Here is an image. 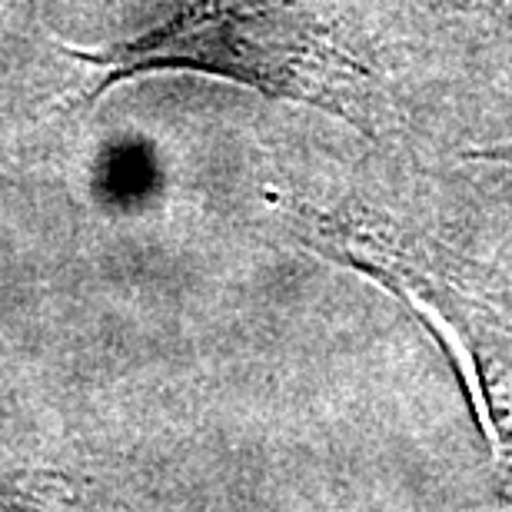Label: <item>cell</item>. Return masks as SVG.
<instances>
[{"label":"cell","instance_id":"2","mask_svg":"<svg viewBox=\"0 0 512 512\" xmlns=\"http://www.w3.org/2000/svg\"><path fill=\"white\" fill-rule=\"evenodd\" d=\"M290 217L316 253L366 273L436 333L453 356L503 493L512 499V293L436 240L383 220L313 207H296Z\"/></svg>","mask_w":512,"mask_h":512},{"label":"cell","instance_id":"1","mask_svg":"<svg viewBox=\"0 0 512 512\" xmlns=\"http://www.w3.org/2000/svg\"><path fill=\"white\" fill-rule=\"evenodd\" d=\"M60 50L97 70L90 100L120 80L190 70L320 107L353 124H373L376 117L373 74L306 0H190L140 37L97 50L60 40Z\"/></svg>","mask_w":512,"mask_h":512}]
</instances>
